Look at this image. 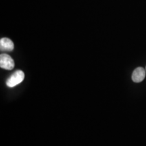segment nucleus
Masks as SVG:
<instances>
[{"instance_id":"20e7f679","label":"nucleus","mask_w":146,"mask_h":146,"mask_svg":"<svg viewBox=\"0 0 146 146\" xmlns=\"http://www.w3.org/2000/svg\"><path fill=\"white\" fill-rule=\"evenodd\" d=\"M145 70L142 67H138L133 71L132 80L135 83H140L143 81L145 77Z\"/></svg>"},{"instance_id":"7ed1b4c3","label":"nucleus","mask_w":146,"mask_h":146,"mask_svg":"<svg viewBox=\"0 0 146 146\" xmlns=\"http://www.w3.org/2000/svg\"><path fill=\"white\" fill-rule=\"evenodd\" d=\"M14 48L12 41L8 38H1L0 40V50L2 52H12Z\"/></svg>"},{"instance_id":"f257e3e1","label":"nucleus","mask_w":146,"mask_h":146,"mask_svg":"<svg viewBox=\"0 0 146 146\" xmlns=\"http://www.w3.org/2000/svg\"><path fill=\"white\" fill-rule=\"evenodd\" d=\"M25 74L22 70H16L7 80L6 85L8 87H14L23 81Z\"/></svg>"},{"instance_id":"f03ea898","label":"nucleus","mask_w":146,"mask_h":146,"mask_svg":"<svg viewBox=\"0 0 146 146\" xmlns=\"http://www.w3.org/2000/svg\"><path fill=\"white\" fill-rule=\"evenodd\" d=\"M14 60L8 54H2L0 55V67L5 70H11L14 68Z\"/></svg>"}]
</instances>
